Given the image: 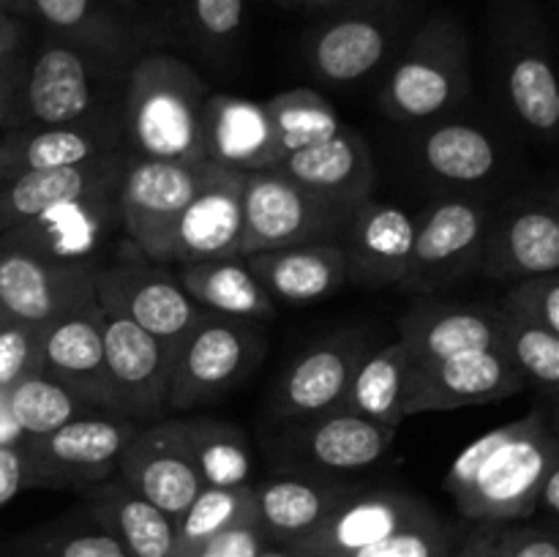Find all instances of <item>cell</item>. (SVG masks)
<instances>
[{
	"mask_svg": "<svg viewBox=\"0 0 559 557\" xmlns=\"http://www.w3.org/2000/svg\"><path fill=\"white\" fill-rule=\"evenodd\" d=\"M399 426L377 424L360 415L331 410V413L306 418L293 440L295 467L317 470L328 475H349L371 467L391 451Z\"/></svg>",
	"mask_w": 559,
	"mask_h": 557,
	"instance_id": "7402d4cb",
	"label": "cell"
},
{
	"mask_svg": "<svg viewBox=\"0 0 559 557\" xmlns=\"http://www.w3.org/2000/svg\"><path fill=\"white\" fill-rule=\"evenodd\" d=\"M20 66L14 63V58L0 60V129L9 123L11 109H14V96L20 93Z\"/></svg>",
	"mask_w": 559,
	"mask_h": 557,
	"instance_id": "f907efd6",
	"label": "cell"
},
{
	"mask_svg": "<svg viewBox=\"0 0 559 557\" xmlns=\"http://www.w3.org/2000/svg\"><path fill=\"white\" fill-rule=\"evenodd\" d=\"M112 153L102 131L87 126L85 120L66 126H41V129H22L0 140V169L9 175L27 169L74 167L91 158Z\"/></svg>",
	"mask_w": 559,
	"mask_h": 557,
	"instance_id": "4dcf8cb0",
	"label": "cell"
},
{
	"mask_svg": "<svg viewBox=\"0 0 559 557\" xmlns=\"http://www.w3.org/2000/svg\"><path fill=\"white\" fill-rule=\"evenodd\" d=\"M276 169L309 191L347 202L353 208L369 200L377 183V167L369 145L360 140V134L344 126L328 140L284 156Z\"/></svg>",
	"mask_w": 559,
	"mask_h": 557,
	"instance_id": "d4e9b609",
	"label": "cell"
},
{
	"mask_svg": "<svg viewBox=\"0 0 559 557\" xmlns=\"http://www.w3.org/2000/svg\"><path fill=\"white\" fill-rule=\"evenodd\" d=\"M55 557H129V552L112 533H85L66 538Z\"/></svg>",
	"mask_w": 559,
	"mask_h": 557,
	"instance_id": "c3c4849f",
	"label": "cell"
},
{
	"mask_svg": "<svg viewBox=\"0 0 559 557\" xmlns=\"http://www.w3.org/2000/svg\"><path fill=\"white\" fill-rule=\"evenodd\" d=\"M93 300L107 317H123L156 336L169 349L191 331L202 309L189 298L180 278L162 262L126 260L98 268L93 276Z\"/></svg>",
	"mask_w": 559,
	"mask_h": 557,
	"instance_id": "ba28073f",
	"label": "cell"
},
{
	"mask_svg": "<svg viewBox=\"0 0 559 557\" xmlns=\"http://www.w3.org/2000/svg\"><path fill=\"white\" fill-rule=\"evenodd\" d=\"M257 282L273 300L306 306L325 300L347 284L342 244H306L246 257Z\"/></svg>",
	"mask_w": 559,
	"mask_h": 557,
	"instance_id": "83f0119b",
	"label": "cell"
},
{
	"mask_svg": "<svg viewBox=\"0 0 559 557\" xmlns=\"http://www.w3.org/2000/svg\"><path fill=\"white\" fill-rule=\"evenodd\" d=\"M91 497L96 511L102 513L129 557L173 555L175 519L131 491L123 481H102L91 486Z\"/></svg>",
	"mask_w": 559,
	"mask_h": 557,
	"instance_id": "1f68e13d",
	"label": "cell"
},
{
	"mask_svg": "<svg viewBox=\"0 0 559 557\" xmlns=\"http://www.w3.org/2000/svg\"><path fill=\"white\" fill-rule=\"evenodd\" d=\"M44 328L0 315V391L41 371Z\"/></svg>",
	"mask_w": 559,
	"mask_h": 557,
	"instance_id": "b9f144b4",
	"label": "cell"
},
{
	"mask_svg": "<svg viewBox=\"0 0 559 557\" xmlns=\"http://www.w3.org/2000/svg\"><path fill=\"white\" fill-rule=\"evenodd\" d=\"M98 268L55 262L0 238V315L47 328L60 317L96 304Z\"/></svg>",
	"mask_w": 559,
	"mask_h": 557,
	"instance_id": "8fae6325",
	"label": "cell"
},
{
	"mask_svg": "<svg viewBox=\"0 0 559 557\" xmlns=\"http://www.w3.org/2000/svg\"><path fill=\"white\" fill-rule=\"evenodd\" d=\"M115 475L173 519H178L202 489L180 418H158L136 426L134 437L120 453Z\"/></svg>",
	"mask_w": 559,
	"mask_h": 557,
	"instance_id": "5bb4252c",
	"label": "cell"
},
{
	"mask_svg": "<svg viewBox=\"0 0 559 557\" xmlns=\"http://www.w3.org/2000/svg\"><path fill=\"white\" fill-rule=\"evenodd\" d=\"M246 173L218 167L205 158V173L189 205L183 208L173 238V262H200L240 257L243 235Z\"/></svg>",
	"mask_w": 559,
	"mask_h": 557,
	"instance_id": "e0dca14e",
	"label": "cell"
},
{
	"mask_svg": "<svg viewBox=\"0 0 559 557\" xmlns=\"http://www.w3.org/2000/svg\"><path fill=\"white\" fill-rule=\"evenodd\" d=\"M20 42H22V25L14 20V14L0 11V60L14 58Z\"/></svg>",
	"mask_w": 559,
	"mask_h": 557,
	"instance_id": "816d5d0a",
	"label": "cell"
},
{
	"mask_svg": "<svg viewBox=\"0 0 559 557\" xmlns=\"http://www.w3.org/2000/svg\"><path fill=\"white\" fill-rule=\"evenodd\" d=\"M136 420L118 415H80L38 440H25L27 489H91L118 473Z\"/></svg>",
	"mask_w": 559,
	"mask_h": 557,
	"instance_id": "5b68a950",
	"label": "cell"
},
{
	"mask_svg": "<svg viewBox=\"0 0 559 557\" xmlns=\"http://www.w3.org/2000/svg\"><path fill=\"white\" fill-rule=\"evenodd\" d=\"M369 349L366 339L358 333H338L317 342L284 371L273 391L271 413L276 418H314L336 410L347 393L353 371Z\"/></svg>",
	"mask_w": 559,
	"mask_h": 557,
	"instance_id": "d6986e66",
	"label": "cell"
},
{
	"mask_svg": "<svg viewBox=\"0 0 559 557\" xmlns=\"http://www.w3.org/2000/svg\"><path fill=\"white\" fill-rule=\"evenodd\" d=\"M186 22L207 47H229L243 31L246 0H183Z\"/></svg>",
	"mask_w": 559,
	"mask_h": 557,
	"instance_id": "ee69618b",
	"label": "cell"
},
{
	"mask_svg": "<svg viewBox=\"0 0 559 557\" xmlns=\"http://www.w3.org/2000/svg\"><path fill=\"white\" fill-rule=\"evenodd\" d=\"M3 186H5V173L0 169V224H3Z\"/></svg>",
	"mask_w": 559,
	"mask_h": 557,
	"instance_id": "91938a15",
	"label": "cell"
},
{
	"mask_svg": "<svg viewBox=\"0 0 559 557\" xmlns=\"http://www.w3.org/2000/svg\"><path fill=\"white\" fill-rule=\"evenodd\" d=\"M9 410L25 440L47 437L49 431L60 429L80 415L96 413L76 393H71L69 388L55 382L44 371L22 377L16 386L9 388Z\"/></svg>",
	"mask_w": 559,
	"mask_h": 557,
	"instance_id": "ab89813d",
	"label": "cell"
},
{
	"mask_svg": "<svg viewBox=\"0 0 559 557\" xmlns=\"http://www.w3.org/2000/svg\"><path fill=\"white\" fill-rule=\"evenodd\" d=\"M41 371L76 393L91 410L118 415L104 360V315L96 304L82 306L44 328Z\"/></svg>",
	"mask_w": 559,
	"mask_h": 557,
	"instance_id": "ac0fdd59",
	"label": "cell"
},
{
	"mask_svg": "<svg viewBox=\"0 0 559 557\" xmlns=\"http://www.w3.org/2000/svg\"><path fill=\"white\" fill-rule=\"evenodd\" d=\"M36 14L55 38L85 52H118L129 44L131 31L109 9V0H31Z\"/></svg>",
	"mask_w": 559,
	"mask_h": 557,
	"instance_id": "d590c367",
	"label": "cell"
},
{
	"mask_svg": "<svg viewBox=\"0 0 559 557\" xmlns=\"http://www.w3.org/2000/svg\"><path fill=\"white\" fill-rule=\"evenodd\" d=\"M104 360L115 413L126 420H158L169 410L173 349L123 317L104 315Z\"/></svg>",
	"mask_w": 559,
	"mask_h": 557,
	"instance_id": "9a60e30c",
	"label": "cell"
},
{
	"mask_svg": "<svg viewBox=\"0 0 559 557\" xmlns=\"http://www.w3.org/2000/svg\"><path fill=\"white\" fill-rule=\"evenodd\" d=\"M360 491L342 475L289 467L254 486V517L267 541L289 546L317 528L333 508Z\"/></svg>",
	"mask_w": 559,
	"mask_h": 557,
	"instance_id": "ffe728a7",
	"label": "cell"
},
{
	"mask_svg": "<svg viewBox=\"0 0 559 557\" xmlns=\"http://www.w3.org/2000/svg\"><path fill=\"white\" fill-rule=\"evenodd\" d=\"M415 240V216L396 205L364 200L342 240L347 282L358 287L402 284Z\"/></svg>",
	"mask_w": 559,
	"mask_h": 557,
	"instance_id": "44dd1931",
	"label": "cell"
},
{
	"mask_svg": "<svg viewBox=\"0 0 559 557\" xmlns=\"http://www.w3.org/2000/svg\"><path fill=\"white\" fill-rule=\"evenodd\" d=\"M480 271L489 278L519 282L559 273V218L551 208L530 205L508 213L497 229H486Z\"/></svg>",
	"mask_w": 559,
	"mask_h": 557,
	"instance_id": "4316f807",
	"label": "cell"
},
{
	"mask_svg": "<svg viewBox=\"0 0 559 557\" xmlns=\"http://www.w3.org/2000/svg\"><path fill=\"white\" fill-rule=\"evenodd\" d=\"M559 464V437L540 407L495 426L448 467L445 489L459 511L478 522H511L538 508L546 473Z\"/></svg>",
	"mask_w": 559,
	"mask_h": 557,
	"instance_id": "6da1fadb",
	"label": "cell"
},
{
	"mask_svg": "<svg viewBox=\"0 0 559 557\" xmlns=\"http://www.w3.org/2000/svg\"><path fill=\"white\" fill-rule=\"evenodd\" d=\"M178 278L189 298L211 315L246 322H262L276 315V300L257 282L246 257L186 262Z\"/></svg>",
	"mask_w": 559,
	"mask_h": 557,
	"instance_id": "f546056e",
	"label": "cell"
},
{
	"mask_svg": "<svg viewBox=\"0 0 559 557\" xmlns=\"http://www.w3.org/2000/svg\"><path fill=\"white\" fill-rule=\"evenodd\" d=\"M25 435L9 410V391H0V446H22Z\"/></svg>",
	"mask_w": 559,
	"mask_h": 557,
	"instance_id": "f5cc1de1",
	"label": "cell"
},
{
	"mask_svg": "<svg viewBox=\"0 0 559 557\" xmlns=\"http://www.w3.org/2000/svg\"><path fill=\"white\" fill-rule=\"evenodd\" d=\"M467 87V33L456 16L440 11L399 55L382 91V107L396 120L418 123L456 107Z\"/></svg>",
	"mask_w": 559,
	"mask_h": 557,
	"instance_id": "3957f363",
	"label": "cell"
},
{
	"mask_svg": "<svg viewBox=\"0 0 559 557\" xmlns=\"http://www.w3.org/2000/svg\"><path fill=\"white\" fill-rule=\"evenodd\" d=\"M22 489H27L25 448L0 446V508L9 506Z\"/></svg>",
	"mask_w": 559,
	"mask_h": 557,
	"instance_id": "681fc988",
	"label": "cell"
},
{
	"mask_svg": "<svg viewBox=\"0 0 559 557\" xmlns=\"http://www.w3.org/2000/svg\"><path fill=\"white\" fill-rule=\"evenodd\" d=\"M254 519V486H202L191 506L175 519V546L169 557H189L222 530Z\"/></svg>",
	"mask_w": 559,
	"mask_h": 557,
	"instance_id": "74e56055",
	"label": "cell"
},
{
	"mask_svg": "<svg viewBox=\"0 0 559 557\" xmlns=\"http://www.w3.org/2000/svg\"><path fill=\"white\" fill-rule=\"evenodd\" d=\"M260 557H293V552L284 546V549H265Z\"/></svg>",
	"mask_w": 559,
	"mask_h": 557,
	"instance_id": "680465c9",
	"label": "cell"
},
{
	"mask_svg": "<svg viewBox=\"0 0 559 557\" xmlns=\"http://www.w3.org/2000/svg\"><path fill=\"white\" fill-rule=\"evenodd\" d=\"M118 186H107V189L58 202V205L27 218V222L5 229L0 238L20 246V249L33 251V254L47 257V260L102 268L98 257H102L104 244L112 235L115 224L123 227Z\"/></svg>",
	"mask_w": 559,
	"mask_h": 557,
	"instance_id": "4fadbf2b",
	"label": "cell"
},
{
	"mask_svg": "<svg viewBox=\"0 0 559 557\" xmlns=\"http://www.w3.org/2000/svg\"><path fill=\"white\" fill-rule=\"evenodd\" d=\"M399 342L409 358H448L473 349H502L497 306L415 304L399 322Z\"/></svg>",
	"mask_w": 559,
	"mask_h": 557,
	"instance_id": "484cf974",
	"label": "cell"
},
{
	"mask_svg": "<svg viewBox=\"0 0 559 557\" xmlns=\"http://www.w3.org/2000/svg\"><path fill=\"white\" fill-rule=\"evenodd\" d=\"M491 216L473 200H445L415 218V240L407 273L399 287L435 293L480 265Z\"/></svg>",
	"mask_w": 559,
	"mask_h": 557,
	"instance_id": "7c38bea8",
	"label": "cell"
},
{
	"mask_svg": "<svg viewBox=\"0 0 559 557\" xmlns=\"http://www.w3.org/2000/svg\"><path fill=\"white\" fill-rule=\"evenodd\" d=\"M123 167V156L112 151L85 164H74V167L27 169V173L9 175L3 186L0 235L58 202L74 200V197L91 194V191L107 189V186H118Z\"/></svg>",
	"mask_w": 559,
	"mask_h": 557,
	"instance_id": "f1b7e54d",
	"label": "cell"
},
{
	"mask_svg": "<svg viewBox=\"0 0 559 557\" xmlns=\"http://www.w3.org/2000/svg\"><path fill=\"white\" fill-rule=\"evenodd\" d=\"M22 93H25V109L33 123H80L93 107L91 52L63 38L44 44L27 69Z\"/></svg>",
	"mask_w": 559,
	"mask_h": 557,
	"instance_id": "cb8c5ba5",
	"label": "cell"
},
{
	"mask_svg": "<svg viewBox=\"0 0 559 557\" xmlns=\"http://www.w3.org/2000/svg\"><path fill=\"white\" fill-rule=\"evenodd\" d=\"M355 208L309 191L276 167L249 173L243 180L240 257L284 246L342 244Z\"/></svg>",
	"mask_w": 559,
	"mask_h": 557,
	"instance_id": "277c9868",
	"label": "cell"
},
{
	"mask_svg": "<svg viewBox=\"0 0 559 557\" xmlns=\"http://www.w3.org/2000/svg\"><path fill=\"white\" fill-rule=\"evenodd\" d=\"M500 557H559L557 535L551 530L516 528L497 535Z\"/></svg>",
	"mask_w": 559,
	"mask_h": 557,
	"instance_id": "7dc6e473",
	"label": "cell"
},
{
	"mask_svg": "<svg viewBox=\"0 0 559 557\" xmlns=\"http://www.w3.org/2000/svg\"><path fill=\"white\" fill-rule=\"evenodd\" d=\"M260 349L262 339L251 322L202 311L173 349L169 410H191L229 391L254 366Z\"/></svg>",
	"mask_w": 559,
	"mask_h": 557,
	"instance_id": "52a82bcc",
	"label": "cell"
},
{
	"mask_svg": "<svg viewBox=\"0 0 559 557\" xmlns=\"http://www.w3.org/2000/svg\"><path fill=\"white\" fill-rule=\"evenodd\" d=\"M538 508H546L549 517H557L559 511V464L546 473L544 484L538 489Z\"/></svg>",
	"mask_w": 559,
	"mask_h": 557,
	"instance_id": "db71d44e",
	"label": "cell"
},
{
	"mask_svg": "<svg viewBox=\"0 0 559 557\" xmlns=\"http://www.w3.org/2000/svg\"><path fill=\"white\" fill-rule=\"evenodd\" d=\"M202 162H167L134 156L126 162L118 186L120 222L145 260L173 262V238L178 218L200 186Z\"/></svg>",
	"mask_w": 559,
	"mask_h": 557,
	"instance_id": "8992f818",
	"label": "cell"
},
{
	"mask_svg": "<svg viewBox=\"0 0 559 557\" xmlns=\"http://www.w3.org/2000/svg\"><path fill=\"white\" fill-rule=\"evenodd\" d=\"M344 557H451V541L440 519L413 524L377 544L364 546L358 552H349Z\"/></svg>",
	"mask_w": 559,
	"mask_h": 557,
	"instance_id": "f6af8a7d",
	"label": "cell"
},
{
	"mask_svg": "<svg viewBox=\"0 0 559 557\" xmlns=\"http://www.w3.org/2000/svg\"><path fill=\"white\" fill-rule=\"evenodd\" d=\"M527 388L522 369L502 349H473L448 358L413 360L404 388V418L469 404L502 402Z\"/></svg>",
	"mask_w": 559,
	"mask_h": 557,
	"instance_id": "9c48e42d",
	"label": "cell"
},
{
	"mask_svg": "<svg viewBox=\"0 0 559 557\" xmlns=\"http://www.w3.org/2000/svg\"><path fill=\"white\" fill-rule=\"evenodd\" d=\"M456 557H500V552H497V535H473V538H467V544L459 549Z\"/></svg>",
	"mask_w": 559,
	"mask_h": 557,
	"instance_id": "11a10c76",
	"label": "cell"
},
{
	"mask_svg": "<svg viewBox=\"0 0 559 557\" xmlns=\"http://www.w3.org/2000/svg\"><path fill=\"white\" fill-rule=\"evenodd\" d=\"M399 11L402 0H364L325 14L306 42L311 71L331 85L369 76L391 52Z\"/></svg>",
	"mask_w": 559,
	"mask_h": 557,
	"instance_id": "30bf717a",
	"label": "cell"
},
{
	"mask_svg": "<svg viewBox=\"0 0 559 557\" xmlns=\"http://www.w3.org/2000/svg\"><path fill=\"white\" fill-rule=\"evenodd\" d=\"M267 535L262 533V528L254 519H246V522L233 524V528L222 530L213 538H207L205 544L197 546L189 557H260L267 549Z\"/></svg>",
	"mask_w": 559,
	"mask_h": 557,
	"instance_id": "bcb514c9",
	"label": "cell"
},
{
	"mask_svg": "<svg viewBox=\"0 0 559 557\" xmlns=\"http://www.w3.org/2000/svg\"><path fill=\"white\" fill-rule=\"evenodd\" d=\"M426 167L453 183H475L495 173L497 145L484 129L469 123H442L424 137Z\"/></svg>",
	"mask_w": 559,
	"mask_h": 557,
	"instance_id": "8d00e7d4",
	"label": "cell"
},
{
	"mask_svg": "<svg viewBox=\"0 0 559 557\" xmlns=\"http://www.w3.org/2000/svg\"><path fill=\"white\" fill-rule=\"evenodd\" d=\"M202 156L235 173H260L282 162L265 102L213 93L202 102Z\"/></svg>",
	"mask_w": 559,
	"mask_h": 557,
	"instance_id": "603a6c76",
	"label": "cell"
},
{
	"mask_svg": "<svg viewBox=\"0 0 559 557\" xmlns=\"http://www.w3.org/2000/svg\"><path fill=\"white\" fill-rule=\"evenodd\" d=\"M364 3V0H295V5L311 14H331V11L347 9V5Z\"/></svg>",
	"mask_w": 559,
	"mask_h": 557,
	"instance_id": "9f6ffc18",
	"label": "cell"
},
{
	"mask_svg": "<svg viewBox=\"0 0 559 557\" xmlns=\"http://www.w3.org/2000/svg\"><path fill=\"white\" fill-rule=\"evenodd\" d=\"M278 3H287V5H295V0H278Z\"/></svg>",
	"mask_w": 559,
	"mask_h": 557,
	"instance_id": "94428289",
	"label": "cell"
},
{
	"mask_svg": "<svg viewBox=\"0 0 559 557\" xmlns=\"http://www.w3.org/2000/svg\"><path fill=\"white\" fill-rule=\"evenodd\" d=\"M502 309L516 311L524 320L559 333V273L524 276L502 295Z\"/></svg>",
	"mask_w": 559,
	"mask_h": 557,
	"instance_id": "7bdbcfd3",
	"label": "cell"
},
{
	"mask_svg": "<svg viewBox=\"0 0 559 557\" xmlns=\"http://www.w3.org/2000/svg\"><path fill=\"white\" fill-rule=\"evenodd\" d=\"M265 109L271 115L282 158L328 140L344 126L331 102L309 87H293V91L278 93V96L267 98Z\"/></svg>",
	"mask_w": 559,
	"mask_h": 557,
	"instance_id": "f35d334b",
	"label": "cell"
},
{
	"mask_svg": "<svg viewBox=\"0 0 559 557\" xmlns=\"http://www.w3.org/2000/svg\"><path fill=\"white\" fill-rule=\"evenodd\" d=\"M429 519L435 511L409 491L360 489L287 549L293 557H344Z\"/></svg>",
	"mask_w": 559,
	"mask_h": 557,
	"instance_id": "2e32d148",
	"label": "cell"
},
{
	"mask_svg": "<svg viewBox=\"0 0 559 557\" xmlns=\"http://www.w3.org/2000/svg\"><path fill=\"white\" fill-rule=\"evenodd\" d=\"M500 309L502 353L522 369L524 380L555 396L559 388V333L524 320L516 311Z\"/></svg>",
	"mask_w": 559,
	"mask_h": 557,
	"instance_id": "60d3db41",
	"label": "cell"
},
{
	"mask_svg": "<svg viewBox=\"0 0 559 557\" xmlns=\"http://www.w3.org/2000/svg\"><path fill=\"white\" fill-rule=\"evenodd\" d=\"M506 87L519 118L538 134H555L559 123V91L557 74L549 55L535 42H516L511 27L508 47Z\"/></svg>",
	"mask_w": 559,
	"mask_h": 557,
	"instance_id": "836d02e7",
	"label": "cell"
},
{
	"mask_svg": "<svg viewBox=\"0 0 559 557\" xmlns=\"http://www.w3.org/2000/svg\"><path fill=\"white\" fill-rule=\"evenodd\" d=\"M0 11H9V14H31V0H0Z\"/></svg>",
	"mask_w": 559,
	"mask_h": 557,
	"instance_id": "6f0895ef",
	"label": "cell"
},
{
	"mask_svg": "<svg viewBox=\"0 0 559 557\" xmlns=\"http://www.w3.org/2000/svg\"><path fill=\"white\" fill-rule=\"evenodd\" d=\"M202 486H246L251 478V448L240 426L218 418H180Z\"/></svg>",
	"mask_w": 559,
	"mask_h": 557,
	"instance_id": "e575fe53",
	"label": "cell"
},
{
	"mask_svg": "<svg viewBox=\"0 0 559 557\" xmlns=\"http://www.w3.org/2000/svg\"><path fill=\"white\" fill-rule=\"evenodd\" d=\"M409 366H413V358H409L402 342L369 349V355L353 371L347 393H344L342 404L336 410L377 420V424L402 426V404Z\"/></svg>",
	"mask_w": 559,
	"mask_h": 557,
	"instance_id": "d6a6232c",
	"label": "cell"
},
{
	"mask_svg": "<svg viewBox=\"0 0 559 557\" xmlns=\"http://www.w3.org/2000/svg\"><path fill=\"white\" fill-rule=\"evenodd\" d=\"M205 85L186 60L147 52L126 80V129L136 156L202 162Z\"/></svg>",
	"mask_w": 559,
	"mask_h": 557,
	"instance_id": "7a4b0ae2",
	"label": "cell"
}]
</instances>
